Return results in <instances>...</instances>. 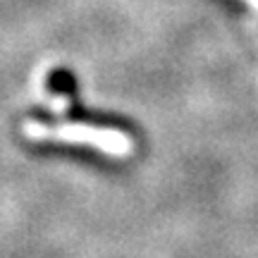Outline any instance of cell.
<instances>
[{
	"label": "cell",
	"instance_id": "cell-1",
	"mask_svg": "<svg viewBox=\"0 0 258 258\" xmlns=\"http://www.w3.org/2000/svg\"><path fill=\"white\" fill-rule=\"evenodd\" d=\"M24 137L34 141H64V144H86L108 153V156H129L132 139L117 129L93 127L84 122H60V124H43L29 120L24 124Z\"/></svg>",
	"mask_w": 258,
	"mask_h": 258
}]
</instances>
